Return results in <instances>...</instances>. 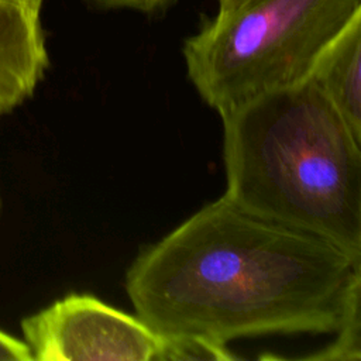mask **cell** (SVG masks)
<instances>
[{
	"label": "cell",
	"instance_id": "obj_9",
	"mask_svg": "<svg viewBox=\"0 0 361 361\" xmlns=\"http://www.w3.org/2000/svg\"><path fill=\"white\" fill-rule=\"evenodd\" d=\"M248 0H216L219 11H231L247 3Z\"/></svg>",
	"mask_w": 361,
	"mask_h": 361
},
{
	"label": "cell",
	"instance_id": "obj_2",
	"mask_svg": "<svg viewBox=\"0 0 361 361\" xmlns=\"http://www.w3.org/2000/svg\"><path fill=\"white\" fill-rule=\"evenodd\" d=\"M219 114L227 197L361 255V141L309 76Z\"/></svg>",
	"mask_w": 361,
	"mask_h": 361
},
{
	"label": "cell",
	"instance_id": "obj_10",
	"mask_svg": "<svg viewBox=\"0 0 361 361\" xmlns=\"http://www.w3.org/2000/svg\"><path fill=\"white\" fill-rule=\"evenodd\" d=\"M0 209H1V192H0Z\"/></svg>",
	"mask_w": 361,
	"mask_h": 361
},
{
	"label": "cell",
	"instance_id": "obj_6",
	"mask_svg": "<svg viewBox=\"0 0 361 361\" xmlns=\"http://www.w3.org/2000/svg\"><path fill=\"white\" fill-rule=\"evenodd\" d=\"M309 78L361 141V16L324 49Z\"/></svg>",
	"mask_w": 361,
	"mask_h": 361
},
{
	"label": "cell",
	"instance_id": "obj_7",
	"mask_svg": "<svg viewBox=\"0 0 361 361\" xmlns=\"http://www.w3.org/2000/svg\"><path fill=\"white\" fill-rule=\"evenodd\" d=\"M99 10H127L155 17L168 11L178 0H85Z\"/></svg>",
	"mask_w": 361,
	"mask_h": 361
},
{
	"label": "cell",
	"instance_id": "obj_1",
	"mask_svg": "<svg viewBox=\"0 0 361 361\" xmlns=\"http://www.w3.org/2000/svg\"><path fill=\"white\" fill-rule=\"evenodd\" d=\"M124 286L168 338L336 334L360 316L361 255L223 195L141 250Z\"/></svg>",
	"mask_w": 361,
	"mask_h": 361
},
{
	"label": "cell",
	"instance_id": "obj_5",
	"mask_svg": "<svg viewBox=\"0 0 361 361\" xmlns=\"http://www.w3.org/2000/svg\"><path fill=\"white\" fill-rule=\"evenodd\" d=\"M44 0H0V113L28 99L42 80L49 55Z\"/></svg>",
	"mask_w": 361,
	"mask_h": 361
},
{
	"label": "cell",
	"instance_id": "obj_8",
	"mask_svg": "<svg viewBox=\"0 0 361 361\" xmlns=\"http://www.w3.org/2000/svg\"><path fill=\"white\" fill-rule=\"evenodd\" d=\"M0 361H32V357L23 340L0 330Z\"/></svg>",
	"mask_w": 361,
	"mask_h": 361
},
{
	"label": "cell",
	"instance_id": "obj_3",
	"mask_svg": "<svg viewBox=\"0 0 361 361\" xmlns=\"http://www.w3.org/2000/svg\"><path fill=\"white\" fill-rule=\"evenodd\" d=\"M361 16V0H248L204 18L182 44L186 75L217 113L305 80Z\"/></svg>",
	"mask_w": 361,
	"mask_h": 361
},
{
	"label": "cell",
	"instance_id": "obj_4",
	"mask_svg": "<svg viewBox=\"0 0 361 361\" xmlns=\"http://www.w3.org/2000/svg\"><path fill=\"white\" fill-rule=\"evenodd\" d=\"M37 361H164L166 338L138 316L93 295L71 293L21 320Z\"/></svg>",
	"mask_w": 361,
	"mask_h": 361
}]
</instances>
